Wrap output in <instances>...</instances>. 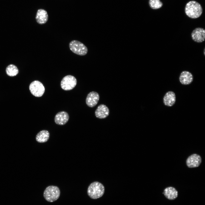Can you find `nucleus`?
Wrapping results in <instances>:
<instances>
[{
    "label": "nucleus",
    "instance_id": "1",
    "mask_svg": "<svg viewBox=\"0 0 205 205\" xmlns=\"http://www.w3.org/2000/svg\"><path fill=\"white\" fill-rule=\"evenodd\" d=\"M185 12L186 15L192 19L199 17L201 15L202 9L200 5L195 1L188 2L185 7Z\"/></svg>",
    "mask_w": 205,
    "mask_h": 205
},
{
    "label": "nucleus",
    "instance_id": "2",
    "mask_svg": "<svg viewBox=\"0 0 205 205\" xmlns=\"http://www.w3.org/2000/svg\"><path fill=\"white\" fill-rule=\"evenodd\" d=\"M104 192L103 185L100 182L95 181L91 183L89 186L87 191L89 196L93 199H97L101 197Z\"/></svg>",
    "mask_w": 205,
    "mask_h": 205
},
{
    "label": "nucleus",
    "instance_id": "3",
    "mask_svg": "<svg viewBox=\"0 0 205 205\" xmlns=\"http://www.w3.org/2000/svg\"><path fill=\"white\" fill-rule=\"evenodd\" d=\"M60 192L59 188L57 186L51 185L47 187L43 193L45 199L48 202H54L59 197Z\"/></svg>",
    "mask_w": 205,
    "mask_h": 205
},
{
    "label": "nucleus",
    "instance_id": "4",
    "mask_svg": "<svg viewBox=\"0 0 205 205\" xmlns=\"http://www.w3.org/2000/svg\"><path fill=\"white\" fill-rule=\"evenodd\" d=\"M69 47L73 53L80 56L85 55L88 52V49L86 46L77 40L71 41L69 44Z\"/></svg>",
    "mask_w": 205,
    "mask_h": 205
},
{
    "label": "nucleus",
    "instance_id": "5",
    "mask_svg": "<svg viewBox=\"0 0 205 205\" xmlns=\"http://www.w3.org/2000/svg\"><path fill=\"white\" fill-rule=\"evenodd\" d=\"M77 83L76 78L73 76L68 75L64 77L60 83L62 88L65 91L72 89L76 86Z\"/></svg>",
    "mask_w": 205,
    "mask_h": 205
},
{
    "label": "nucleus",
    "instance_id": "6",
    "mask_svg": "<svg viewBox=\"0 0 205 205\" xmlns=\"http://www.w3.org/2000/svg\"><path fill=\"white\" fill-rule=\"evenodd\" d=\"M29 89L32 94L37 97L42 96L45 90L44 87L42 83L37 80L32 82L30 84Z\"/></svg>",
    "mask_w": 205,
    "mask_h": 205
},
{
    "label": "nucleus",
    "instance_id": "7",
    "mask_svg": "<svg viewBox=\"0 0 205 205\" xmlns=\"http://www.w3.org/2000/svg\"><path fill=\"white\" fill-rule=\"evenodd\" d=\"M191 36L192 40L197 43H201L205 39V30L202 28L198 27L192 32Z\"/></svg>",
    "mask_w": 205,
    "mask_h": 205
},
{
    "label": "nucleus",
    "instance_id": "8",
    "mask_svg": "<svg viewBox=\"0 0 205 205\" xmlns=\"http://www.w3.org/2000/svg\"><path fill=\"white\" fill-rule=\"evenodd\" d=\"M202 161L200 156L196 154H192L187 158L186 164L188 167L190 168L198 167Z\"/></svg>",
    "mask_w": 205,
    "mask_h": 205
},
{
    "label": "nucleus",
    "instance_id": "9",
    "mask_svg": "<svg viewBox=\"0 0 205 205\" xmlns=\"http://www.w3.org/2000/svg\"><path fill=\"white\" fill-rule=\"evenodd\" d=\"M99 94L95 91H93L87 95L86 99L87 105L90 107L95 106L98 103L99 99Z\"/></svg>",
    "mask_w": 205,
    "mask_h": 205
},
{
    "label": "nucleus",
    "instance_id": "10",
    "mask_svg": "<svg viewBox=\"0 0 205 205\" xmlns=\"http://www.w3.org/2000/svg\"><path fill=\"white\" fill-rule=\"evenodd\" d=\"M109 110L108 108L105 105L101 104L97 107L95 112L96 117L99 119H104L106 118L109 115Z\"/></svg>",
    "mask_w": 205,
    "mask_h": 205
},
{
    "label": "nucleus",
    "instance_id": "11",
    "mask_svg": "<svg viewBox=\"0 0 205 205\" xmlns=\"http://www.w3.org/2000/svg\"><path fill=\"white\" fill-rule=\"evenodd\" d=\"M69 116L68 113L64 111L58 113L55 115L54 121L58 125H62L65 124L68 122Z\"/></svg>",
    "mask_w": 205,
    "mask_h": 205
},
{
    "label": "nucleus",
    "instance_id": "12",
    "mask_svg": "<svg viewBox=\"0 0 205 205\" xmlns=\"http://www.w3.org/2000/svg\"><path fill=\"white\" fill-rule=\"evenodd\" d=\"M193 77L192 74L190 72L184 71H182L179 77L180 82L183 85H188L192 82Z\"/></svg>",
    "mask_w": 205,
    "mask_h": 205
},
{
    "label": "nucleus",
    "instance_id": "13",
    "mask_svg": "<svg viewBox=\"0 0 205 205\" xmlns=\"http://www.w3.org/2000/svg\"><path fill=\"white\" fill-rule=\"evenodd\" d=\"M176 96L172 91L166 93L163 98V102L164 105L167 106H171L174 105L176 102Z\"/></svg>",
    "mask_w": 205,
    "mask_h": 205
},
{
    "label": "nucleus",
    "instance_id": "14",
    "mask_svg": "<svg viewBox=\"0 0 205 205\" xmlns=\"http://www.w3.org/2000/svg\"><path fill=\"white\" fill-rule=\"evenodd\" d=\"M48 18V14L45 10L39 9L38 11L36 17L37 23L40 24H44L47 21Z\"/></svg>",
    "mask_w": 205,
    "mask_h": 205
},
{
    "label": "nucleus",
    "instance_id": "15",
    "mask_svg": "<svg viewBox=\"0 0 205 205\" xmlns=\"http://www.w3.org/2000/svg\"><path fill=\"white\" fill-rule=\"evenodd\" d=\"M163 193L167 198L170 200L175 199L178 195L177 190L175 188L171 186L166 188L164 190Z\"/></svg>",
    "mask_w": 205,
    "mask_h": 205
},
{
    "label": "nucleus",
    "instance_id": "16",
    "mask_svg": "<svg viewBox=\"0 0 205 205\" xmlns=\"http://www.w3.org/2000/svg\"><path fill=\"white\" fill-rule=\"evenodd\" d=\"M50 136V133L48 130H43L37 134L36 137V141L39 143H45L48 140Z\"/></svg>",
    "mask_w": 205,
    "mask_h": 205
},
{
    "label": "nucleus",
    "instance_id": "17",
    "mask_svg": "<svg viewBox=\"0 0 205 205\" xmlns=\"http://www.w3.org/2000/svg\"><path fill=\"white\" fill-rule=\"evenodd\" d=\"M6 71L7 74L11 77L16 75L19 72V70L17 67L13 64L9 65L6 68Z\"/></svg>",
    "mask_w": 205,
    "mask_h": 205
},
{
    "label": "nucleus",
    "instance_id": "18",
    "mask_svg": "<svg viewBox=\"0 0 205 205\" xmlns=\"http://www.w3.org/2000/svg\"><path fill=\"white\" fill-rule=\"evenodd\" d=\"M149 4L150 7L153 9H157L161 8L163 3L160 0H149Z\"/></svg>",
    "mask_w": 205,
    "mask_h": 205
}]
</instances>
